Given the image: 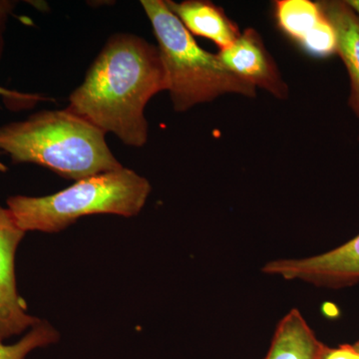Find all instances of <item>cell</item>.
I'll return each instance as SVG.
<instances>
[{
	"mask_svg": "<svg viewBox=\"0 0 359 359\" xmlns=\"http://www.w3.org/2000/svg\"><path fill=\"white\" fill-rule=\"evenodd\" d=\"M168 90L159 49L137 35H113L72 92L67 109L104 134L141 148L148 139L145 108Z\"/></svg>",
	"mask_w": 359,
	"mask_h": 359,
	"instance_id": "1",
	"label": "cell"
},
{
	"mask_svg": "<svg viewBox=\"0 0 359 359\" xmlns=\"http://www.w3.org/2000/svg\"><path fill=\"white\" fill-rule=\"evenodd\" d=\"M0 150L14 164L48 168L80 181L123 168L105 134L70 110H44L0 126Z\"/></svg>",
	"mask_w": 359,
	"mask_h": 359,
	"instance_id": "2",
	"label": "cell"
},
{
	"mask_svg": "<svg viewBox=\"0 0 359 359\" xmlns=\"http://www.w3.org/2000/svg\"><path fill=\"white\" fill-rule=\"evenodd\" d=\"M141 4L154 30L175 110L184 112L224 94L256 97V87L226 69L218 54L201 48L166 1Z\"/></svg>",
	"mask_w": 359,
	"mask_h": 359,
	"instance_id": "3",
	"label": "cell"
},
{
	"mask_svg": "<svg viewBox=\"0 0 359 359\" xmlns=\"http://www.w3.org/2000/svg\"><path fill=\"white\" fill-rule=\"evenodd\" d=\"M150 192L151 185L147 179L123 167L80 180L53 195L13 196L7 199V209L25 233H57L89 215L136 216L145 205Z\"/></svg>",
	"mask_w": 359,
	"mask_h": 359,
	"instance_id": "4",
	"label": "cell"
},
{
	"mask_svg": "<svg viewBox=\"0 0 359 359\" xmlns=\"http://www.w3.org/2000/svg\"><path fill=\"white\" fill-rule=\"evenodd\" d=\"M264 273L299 280L330 289L359 283V235L337 249L301 259H278L266 264Z\"/></svg>",
	"mask_w": 359,
	"mask_h": 359,
	"instance_id": "5",
	"label": "cell"
},
{
	"mask_svg": "<svg viewBox=\"0 0 359 359\" xmlns=\"http://www.w3.org/2000/svg\"><path fill=\"white\" fill-rule=\"evenodd\" d=\"M25 235L11 211L0 205V344L41 321L26 313L25 302L16 289L14 259Z\"/></svg>",
	"mask_w": 359,
	"mask_h": 359,
	"instance_id": "6",
	"label": "cell"
},
{
	"mask_svg": "<svg viewBox=\"0 0 359 359\" xmlns=\"http://www.w3.org/2000/svg\"><path fill=\"white\" fill-rule=\"evenodd\" d=\"M218 55L226 69L252 86L276 98H287L289 88L256 30H245L235 43L219 50Z\"/></svg>",
	"mask_w": 359,
	"mask_h": 359,
	"instance_id": "7",
	"label": "cell"
},
{
	"mask_svg": "<svg viewBox=\"0 0 359 359\" xmlns=\"http://www.w3.org/2000/svg\"><path fill=\"white\" fill-rule=\"evenodd\" d=\"M325 18L334 27L337 52L351 82L348 105L359 118V16L341 0L318 2Z\"/></svg>",
	"mask_w": 359,
	"mask_h": 359,
	"instance_id": "8",
	"label": "cell"
},
{
	"mask_svg": "<svg viewBox=\"0 0 359 359\" xmlns=\"http://www.w3.org/2000/svg\"><path fill=\"white\" fill-rule=\"evenodd\" d=\"M166 4L191 34L212 40L221 50L235 43L242 34L223 9L212 2L187 0L178 4L168 0Z\"/></svg>",
	"mask_w": 359,
	"mask_h": 359,
	"instance_id": "9",
	"label": "cell"
},
{
	"mask_svg": "<svg viewBox=\"0 0 359 359\" xmlns=\"http://www.w3.org/2000/svg\"><path fill=\"white\" fill-rule=\"evenodd\" d=\"M325 347L299 309H292L276 327L264 359H321Z\"/></svg>",
	"mask_w": 359,
	"mask_h": 359,
	"instance_id": "10",
	"label": "cell"
},
{
	"mask_svg": "<svg viewBox=\"0 0 359 359\" xmlns=\"http://www.w3.org/2000/svg\"><path fill=\"white\" fill-rule=\"evenodd\" d=\"M276 16L285 34L301 43L323 18L320 6L309 0L276 1Z\"/></svg>",
	"mask_w": 359,
	"mask_h": 359,
	"instance_id": "11",
	"label": "cell"
},
{
	"mask_svg": "<svg viewBox=\"0 0 359 359\" xmlns=\"http://www.w3.org/2000/svg\"><path fill=\"white\" fill-rule=\"evenodd\" d=\"M58 339V332L49 323L40 321L18 344H0V359H25L33 349L54 344Z\"/></svg>",
	"mask_w": 359,
	"mask_h": 359,
	"instance_id": "12",
	"label": "cell"
},
{
	"mask_svg": "<svg viewBox=\"0 0 359 359\" xmlns=\"http://www.w3.org/2000/svg\"><path fill=\"white\" fill-rule=\"evenodd\" d=\"M302 48L316 57H328L337 52L334 27L323 14V20L302 40Z\"/></svg>",
	"mask_w": 359,
	"mask_h": 359,
	"instance_id": "13",
	"label": "cell"
},
{
	"mask_svg": "<svg viewBox=\"0 0 359 359\" xmlns=\"http://www.w3.org/2000/svg\"><path fill=\"white\" fill-rule=\"evenodd\" d=\"M18 6V2L11 0H0V55H1L2 47H4V33L6 30L7 21L13 15L14 8ZM0 96L8 99L13 103H35L41 100L39 95L35 94L20 93L0 86Z\"/></svg>",
	"mask_w": 359,
	"mask_h": 359,
	"instance_id": "14",
	"label": "cell"
},
{
	"mask_svg": "<svg viewBox=\"0 0 359 359\" xmlns=\"http://www.w3.org/2000/svg\"><path fill=\"white\" fill-rule=\"evenodd\" d=\"M356 353L355 347L351 344H341L335 348L327 346L321 359H355Z\"/></svg>",
	"mask_w": 359,
	"mask_h": 359,
	"instance_id": "15",
	"label": "cell"
},
{
	"mask_svg": "<svg viewBox=\"0 0 359 359\" xmlns=\"http://www.w3.org/2000/svg\"><path fill=\"white\" fill-rule=\"evenodd\" d=\"M346 1L359 16V0H346Z\"/></svg>",
	"mask_w": 359,
	"mask_h": 359,
	"instance_id": "16",
	"label": "cell"
},
{
	"mask_svg": "<svg viewBox=\"0 0 359 359\" xmlns=\"http://www.w3.org/2000/svg\"><path fill=\"white\" fill-rule=\"evenodd\" d=\"M7 170V167L4 166L1 162H0V172H6Z\"/></svg>",
	"mask_w": 359,
	"mask_h": 359,
	"instance_id": "17",
	"label": "cell"
},
{
	"mask_svg": "<svg viewBox=\"0 0 359 359\" xmlns=\"http://www.w3.org/2000/svg\"><path fill=\"white\" fill-rule=\"evenodd\" d=\"M353 346L355 347L356 351H359V340L356 344H353Z\"/></svg>",
	"mask_w": 359,
	"mask_h": 359,
	"instance_id": "18",
	"label": "cell"
},
{
	"mask_svg": "<svg viewBox=\"0 0 359 359\" xmlns=\"http://www.w3.org/2000/svg\"><path fill=\"white\" fill-rule=\"evenodd\" d=\"M355 359H359V351L356 353Z\"/></svg>",
	"mask_w": 359,
	"mask_h": 359,
	"instance_id": "19",
	"label": "cell"
}]
</instances>
